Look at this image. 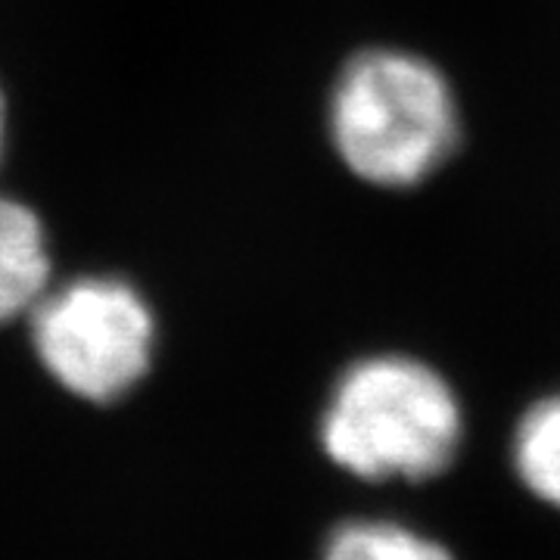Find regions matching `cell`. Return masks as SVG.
Returning a JSON list of instances; mask_svg holds the SVG:
<instances>
[{"label":"cell","instance_id":"6da1fadb","mask_svg":"<svg viewBox=\"0 0 560 560\" xmlns=\"http://www.w3.org/2000/svg\"><path fill=\"white\" fill-rule=\"evenodd\" d=\"M460 401L436 368L371 355L342 374L320 418L327 458L368 482L430 480L455 460Z\"/></svg>","mask_w":560,"mask_h":560},{"label":"cell","instance_id":"7a4b0ae2","mask_svg":"<svg viewBox=\"0 0 560 560\" xmlns=\"http://www.w3.org/2000/svg\"><path fill=\"white\" fill-rule=\"evenodd\" d=\"M460 135L448 79L411 50L374 47L346 62L330 94V140L374 187H415L440 172Z\"/></svg>","mask_w":560,"mask_h":560},{"label":"cell","instance_id":"3957f363","mask_svg":"<svg viewBox=\"0 0 560 560\" xmlns=\"http://www.w3.org/2000/svg\"><path fill=\"white\" fill-rule=\"evenodd\" d=\"M153 340L147 302L121 280H72L32 308V342L44 371L79 399L113 401L131 393L150 368Z\"/></svg>","mask_w":560,"mask_h":560},{"label":"cell","instance_id":"277c9868","mask_svg":"<svg viewBox=\"0 0 560 560\" xmlns=\"http://www.w3.org/2000/svg\"><path fill=\"white\" fill-rule=\"evenodd\" d=\"M50 256L38 215L0 197V320L32 312L47 293Z\"/></svg>","mask_w":560,"mask_h":560},{"label":"cell","instance_id":"5b68a950","mask_svg":"<svg viewBox=\"0 0 560 560\" xmlns=\"http://www.w3.org/2000/svg\"><path fill=\"white\" fill-rule=\"evenodd\" d=\"M511 460L523 486L560 511V393L523 411L511 442Z\"/></svg>","mask_w":560,"mask_h":560},{"label":"cell","instance_id":"8992f818","mask_svg":"<svg viewBox=\"0 0 560 560\" xmlns=\"http://www.w3.org/2000/svg\"><path fill=\"white\" fill-rule=\"evenodd\" d=\"M320 560H455L436 539L399 521H349L337 526Z\"/></svg>","mask_w":560,"mask_h":560},{"label":"cell","instance_id":"52a82bcc","mask_svg":"<svg viewBox=\"0 0 560 560\" xmlns=\"http://www.w3.org/2000/svg\"><path fill=\"white\" fill-rule=\"evenodd\" d=\"M0 147H3V97H0Z\"/></svg>","mask_w":560,"mask_h":560}]
</instances>
